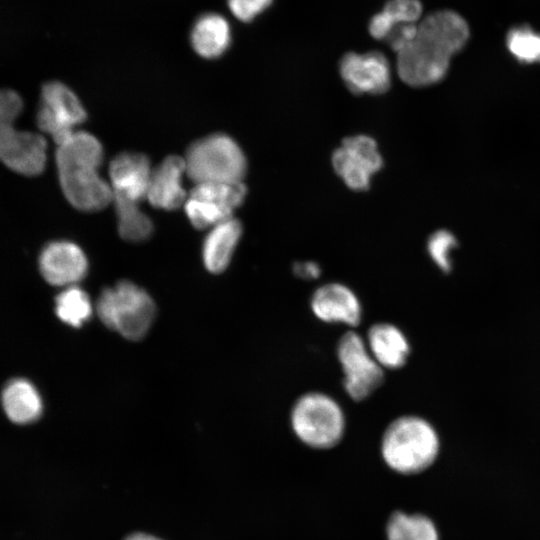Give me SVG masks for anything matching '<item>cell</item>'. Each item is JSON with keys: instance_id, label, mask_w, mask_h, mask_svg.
I'll list each match as a JSON object with an SVG mask.
<instances>
[{"instance_id": "1", "label": "cell", "mask_w": 540, "mask_h": 540, "mask_svg": "<svg viewBox=\"0 0 540 540\" xmlns=\"http://www.w3.org/2000/svg\"><path fill=\"white\" fill-rule=\"evenodd\" d=\"M469 38L465 19L451 10L436 11L418 23L414 39L397 53V73L412 87L440 82L447 74L452 57Z\"/></svg>"}, {"instance_id": "2", "label": "cell", "mask_w": 540, "mask_h": 540, "mask_svg": "<svg viewBox=\"0 0 540 540\" xmlns=\"http://www.w3.org/2000/svg\"><path fill=\"white\" fill-rule=\"evenodd\" d=\"M439 437L424 418L405 415L394 419L381 439V455L393 471L412 475L432 465L439 452Z\"/></svg>"}, {"instance_id": "3", "label": "cell", "mask_w": 540, "mask_h": 540, "mask_svg": "<svg viewBox=\"0 0 540 540\" xmlns=\"http://www.w3.org/2000/svg\"><path fill=\"white\" fill-rule=\"evenodd\" d=\"M23 107L16 91L0 89V162L13 172L33 177L45 169L47 141L39 133L16 128Z\"/></svg>"}, {"instance_id": "4", "label": "cell", "mask_w": 540, "mask_h": 540, "mask_svg": "<svg viewBox=\"0 0 540 540\" xmlns=\"http://www.w3.org/2000/svg\"><path fill=\"white\" fill-rule=\"evenodd\" d=\"M100 321L122 337L138 341L150 330L156 305L149 293L137 284L122 280L104 289L95 305Z\"/></svg>"}, {"instance_id": "5", "label": "cell", "mask_w": 540, "mask_h": 540, "mask_svg": "<svg viewBox=\"0 0 540 540\" xmlns=\"http://www.w3.org/2000/svg\"><path fill=\"white\" fill-rule=\"evenodd\" d=\"M185 169L189 178L204 182H243L247 161L241 147L226 134H213L192 143Z\"/></svg>"}, {"instance_id": "6", "label": "cell", "mask_w": 540, "mask_h": 540, "mask_svg": "<svg viewBox=\"0 0 540 540\" xmlns=\"http://www.w3.org/2000/svg\"><path fill=\"white\" fill-rule=\"evenodd\" d=\"M296 437L314 449L336 446L345 431V415L340 405L329 395L308 392L294 403L290 414Z\"/></svg>"}, {"instance_id": "7", "label": "cell", "mask_w": 540, "mask_h": 540, "mask_svg": "<svg viewBox=\"0 0 540 540\" xmlns=\"http://www.w3.org/2000/svg\"><path fill=\"white\" fill-rule=\"evenodd\" d=\"M337 357L343 371L344 389L352 400H365L382 385L384 369L358 333L348 331L340 338Z\"/></svg>"}, {"instance_id": "8", "label": "cell", "mask_w": 540, "mask_h": 540, "mask_svg": "<svg viewBox=\"0 0 540 540\" xmlns=\"http://www.w3.org/2000/svg\"><path fill=\"white\" fill-rule=\"evenodd\" d=\"M86 117L80 100L64 83L50 81L42 86L36 123L57 145L70 137Z\"/></svg>"}, {"instance_id": "9", "label": "cell", "mask_w": 540, "mask_h": 540, "mask_svg": "<svg viewBox=\"0 0 540 540\" xmlns=\"http://www.w3.org/2000/svg\"><path fill=\"white\" fill-rule=\"evenodd\" d=\"M383 164L377 142L364 134L347 137L332 153L334 171L354 191L368 189Z\"/></svg>"}, {"instance_id": "10", "label": "cell", "mask_w": 540, "mask_h": 540, "mask_svg": "<svg viewBox=\"0 0 540 540\" xmlns=\"http://www.w3.org/2000/svg\"><path fill=\"white\" fill-rule=\"evenodd\" d=\"M339 71L347 88L355 94L377 95L391 85L389 61L378 51L346 53L340 60Z\"/></svg>"}, {"instance_id": "11", "label": "cell", "mask_w": 540, "mask_h": 540, "mask_svg": "<svg viewBox=\"0 0 540 540\" xmlns=\"http://www.w3.org/2000/svg\"><path fill=\"white\" fill-rule=\"evenodd\" d=\"M59 183L68 202L81 211L93 212L113 201L112 187L89 167L57 168Z\"/></svg>"}, {"instance_id": "12", "label": "cell", "mask_w": 540, "mask_h": 540, "mask_svg": "<svg viewBox=\"0 0 540 540\" xmlns=\"http://www.w3.org/2000/svg\"><path fill=\"white\" fill-rule=\"evenodd\" d=\"M39 270L49 284L69 287L85 278L88 259L77 244L68 240H56L42 249Z\"/></svg>"}, {"instance_id": "13", "label": "cell", "mask_w": 540, "mask_h": 540, "mask_svg": "<svg viewBox=\"0 0 540 540\" xmlns=\"http://www.w3.org/2000/svg\"><path fill=\"white\" fill-rule=\"evenodd\" d=\"M316 318L326 323L356 327L361 322L362 307L356 294L341 283H327L317 288L310 301Z\"/></svg>"}, {"instance_id": "14", "label": "cell", "mask_w": 540, "mask_h": 540, "mask_svg": "<svg viewBox=\"0 0 540 540\" xmlns=\"http://www.w3.org/2000/svg\"><path fill=\"white\" fill-rule=\"evenodd\" d=\"M151 173L150 162L145 155L134 152L117 155L109 167L113 193L139 202L147 196Z\"/></svg>"}, {"instance_id": "15", "label": "cell", "mask_w": 540, "mask_h": 540, "mask_svg": "<svg viewBox=\"0 0 540 540\" xmlns=\"http://www.w3.org/2000/svg\"><path fill=\"white\" fill-rule=\"evenodd\" d=\"M186 172L185 161L178 156H168L151 173L147 196L151 205L165 210L180 207L186 198L182 176Z\"/></svg>"}, {"instance_id": "16", "label": "cell", "mask_w": 540, "mask_h": 540, "mask_svg": "<svg viewBox=\"0 0 540 540\" xmlns=\"http://www.w3.org/2000/svg\"><path fill=\"white\" fill-rule=\"evenodd\" d=\"M367 347L383 369L403 367L410 355V345L404 333L391 323H376L367 332Z\"/></svg>"}, {"instance_id": "17", "label": "cell", "mask_w": 540, "mask_h": 540, "mask_svg": "<svg viewBox=\"0 0 540 540\" xmlns=\"http://www.w3.org/2000/svg\"><path fill=\"white\" fill-rule=\"evenodd\" d=\"M241 235L242 225L233 217L213 226L202 248L203 263L209 272L218 274L229 266Z\"/></svg>"}, {"instance_id": "18", "label": "cell", "mask_w": 540, "mask_h": 540, "mask_svg": "<svg viewBox=\"0 0 540 540\" xmlns=\"http://www.w3.org/2000/svg\"><path fill=\"white\" fill-rule=\"evenodd\" d=\"M2 405L7 417L17 424L34 422L43 411L40 394L34 385L25 379H13L5 386Z\"/></svg>"}, {"instance_id": "19", "label": "cell", "mask_w": 540, "mask_h": 540, "mask_svg": "<svg viewBox=\"0 0 540 540\" xmlns=\"http://www.w3.org/2000/svg\"><path fill=\"white\" fill-rule=\"evenodd\" d=\"M231 33L227 20L218 14L202 15L195 22L191 32L194 50L205 58L222 55L230 44Z\"/></svg>"}, {"instance_id": "20", "label": "cell", "mask_w": 540, "mask_h": 540, "mask_svg": "<svg viewBox=\"0 0 540 540\" xmlns=\"http://www.w3.org/2000/svg\"><path fill=\"white\" fill-rule=\"evenodd\" d=\"M103 148L93 135L75 131L57 145L55 160L60 167H89L98 169L103 161Z\"/></svg>"}, {"instance_id": "21", "label": "cell", "mask_w": 540, "mask_h": 540, "mask_svg": "<svg viewBox=\"0 0 540 540\" xmlns=\"http://www.w3.org/2000/svg\"><path fill=\"white\" fill-rule=\"evenodd\" d=\"M422 11L419 0H388L369 21V33L375 39L386 40L396 26L417 23Z\"/></svg>"}, {"instance_id": "22", "label": "cell", "mask_w": 540, "mask_h": 540, "mask_svg": "<svg viewBox=\"0 0 540 540\" xmlns=\"http://www.w3.org/2000/svg\"><path fill=\"white\" fill-rule=\"evenodd\" d=\"M113 200L120 236L129 242L147 240L153 232V224L150 218L139 209L138 202L115 193Z\"/></svg>"}, {"instance_id": "23", "label": "cell", "mask_w": 540, "mask_h": 540, "mask_svg": "<svg viewBox=\"0 0 540 540\" xmlns=\"http://www.w3.org/2000/svg\"><path fill=\"white\" fill-rule=\"evenodd\" d=\"M387 540H439L433 521L422 514L394 512L386 526Z\"/></svg>"}, {"instance_id": "24", "label": "cell", "mask_w": 540, "mask_h": 540, "mask_svg": "<svg viewBox=\"0 0 540 540\" xmlns=\"http://www.w3.org/2000/svg\"><path fill=\"white\" fill-rule=\"evenodd\" d=\"M93 310L90 297L77 285L65 287L55 299L57 317L74 328H79L88 322Z\"/></svg>"}, {"instance_id": "25", "label": "cell", "mask_w": 540, "mask_h": 540, "mask_svg": "<svg viewBox=\"0 0 540 540\" xmlns=\"http://www.w3.org/2000/svg\"><path fill=\"white\" fill-rule=\"evenodd\" d=\"M246 192L243 182H204L196 184L191 190L190 197L212 202L232 215L243 203Z\"/></svg>"}, {"instance_id": "26", "label": "cell", "mask_w": 540, "mask_h": 540, "mask_svg": "<svg viewBox=\"0 0 540 540\" xmlns=\"http://www.w3.org/2000/svg\"><path fill=\"white\" fill-rule=\"evenodd\" d=\"M510 54L523 64L540 63V33L529 26L512 28L506 37Z\"/></svg>"}, {"instance_id": "27", "label": "cell", "mask_w": 540, "mask_h": 540, "mask_svg": "<svg viewBox=\"0 0 540 540\" xmlns=\"http://www.w3.org/2000/svg\"><path fill=\"white\" fill-rule=\"evenodd\" d=\"M185 212L191 224L197 229L213 227L232 217L220 206L194 197H190L186 201Z\"/></svg>"}, {"instance_id": "28", "label": "cell", "mask_w": 540, "mask_h": 540, "mask_svg": "<svg viewBox=\"0 0 540 540\" xmlns=\"http://www.w3.org/2000/svg\"><path fill=\"white\" fill-rule=\"evenodd\" d=\"M457 246L455 236L448 230H438L429 236L427 251L433 262L444 273L451 270V252Z\"/></svg>"}, {"instance_id": "29", "label": "cell", "mask_w": 540, "mask_h": 540, "mask_svg": "<svg viewBox=\"0 0 540 540\" xmlns=\"http://www.w3.org/2000/svg\"><path fill=\"white\" fill-rule=\"evenodd\" d=\"M273 0H228L232 14L241 21L248 22L266 10Z\"/></svg>"}, {"instance_id": "30", "label": "cell", "mask_w": 540, "mask_h": 540, "mask_svg": "<svg viewBox=\"0 0 540 540\" xmlns=\"http://www.w3.org/2000/svg\"><path fill=\"white\" fill-rule=\"evenodd\" d=\"M417 28V23L398 25L391 31L386 41L390 48L398 53L414 39Z\"/></svg>"}, {"instance_id": "31", "label": "cell", "mask_w": 540, "mask_h": 540, "mask_svg": "<svg viewBox=\"0 0 540 540\" xmlns=\"http://www.w3.org/2000/svg\"><path fill=\"white\" fill-rule=\"evenodd\" d=\"M293 271L295 275L306 280L316 279L321 273L320 266L313 261L297 262L294 264Z\"/></svg>"}, {"instance_id": "32", "label": "cell", "mask_w": 540, "mask_h": 540, "mask_svg": "<svg viewBox=\"0 0 540 540\" xmlns=\"http://www.w3.org/2000/svg\"><path fill=\"white\" fill-rule=\"evenodd\" d=\"M123 540H163V539L150 533L138 531V532L130 533Z\"/></svg>"}]
</instances>
